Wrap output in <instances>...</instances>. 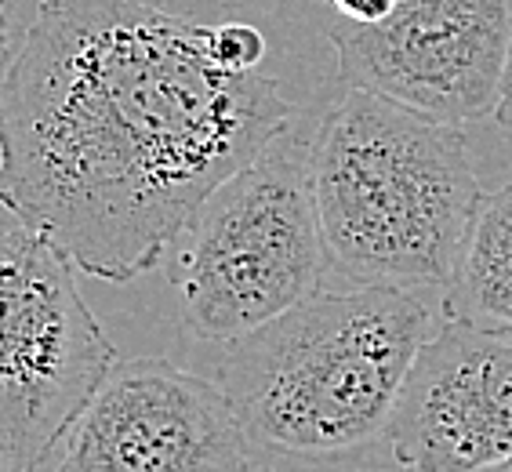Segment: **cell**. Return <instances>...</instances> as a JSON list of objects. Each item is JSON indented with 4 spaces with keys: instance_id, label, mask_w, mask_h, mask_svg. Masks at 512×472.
<instances>
[{
    "instance_id": "cell-5",
    "label": "cell",
    "mask_w": 512,
    "mask_h": 472,
    "mask_svg": "<svg viewBox=\"0 0 512 472\" xmlns=\"http://www.w3.org/2000/svg\"><path fill=\"white\" fill-rule=\"evenodd\" d=\"M117 364L73 262L33 229H0V451L40 472Z\"/></svg>"
},
{
    "instance_id": "cell-14",
    "label": "cell",
    "mask_w": 512,
    "mask_h": 472,
    "mask_svg": "<svg viewBox=\"0 0 512 472\" xmlns=\"http://www.w3.org/2000/svg\"><path fill=\"white\" fill-rule=\"evenodd\" d=\"M0 472H30L26 465L15 458V454H8V451H0Z\"/></svg>"
},
{
    "instance_id": "cell-10",
    "label": "cell",
    "mask_w": 512,
    "mask_h": 472,
    "mask_svg": "<svg viewBox=\"0 0 512 472\" xmlns=\"http://www.w3.org/2000/svg\"><path fill=\"white\" fill-rule=\"evenodd\" d=\"M207 51L226 73H258L266 59V33L251 22L207 26Z\"/></svg>"
},
{
    "instance_id": "cell-15",
    "label": "cell",
    "mask_w": 512,
    "mask_h": 472,
    "mask_svg": "<svg viewBox=\"0 0 512 472\" xmlns=\"http://www.w3.org/2000/svg\"><path fill=\"white\" fill-rule=\"evenodd\" d=\"M483 472H512V458H505V462L491 465V469H483Z\"/></svg>"
},
{
    "instance_id": "cell-8",
    "label": "cell",
    "mask_w": 512,
    "mask_h": 472,
    "mask_svg": "<svg viewBox=\"0 0 512 472\" xmlns=\"http://www.w3.org/2000/svg\"><path fill=\"white\" fill-rule=\"evenodd\" d=\"M385 436L411 472H483L512 458V331L436 327Z\"/></svg>"
},
{
    "instance_id": "cell-1",
    "label": "cell",
    "mask_w": 512,
    "mask_h": 472,
    "mask_svg": "<svg viewBox=\"0 0 512 472\" xmlns=\"http://www.w3.org/2000/svg\"><path fill=\"white\" fill-rule=\"evenodd\" d=\"M295 117L207 26L142 0H37L0 88V207L73 269L131 284Z\"/></svg>"
},
{
    "instance_id": "cell-9",
    "label": "cell",
    "mask_w": 512,
    "mask_h": 472,
    "mask_svg": "<svg viewBox=\"0 0 512 472\" xmlns=\"http://www.w3.org/2000/svg\"><path fill=\"white\" fill-rule=\"evenodd\" d=\"M444 316L454 324L512 331V182L483 193L444 287Z\"/></svg>"
},
{
    "instance_id": "cell-4",
    "label": "cell",
    "mask_w": 512,
    "mask_h": 472,
    "mask_svg": "<svg viewBox=\"0 0 512 472\" xmlns=\"http://www.w3.org/2000/svg\"><path fill=\"white\" fill-rule=\"evenodd\" d=\"M327 266L309 142L287 128L200 204L171 284L193 335L233 345L313 298Z\"/></svg>"
},
{
    "instance_id": "cell-7",
    "label": "cell",
    "mask_w": 512,
    "mask_h": 472,
    "mask_svg": "<svg viewBox=\"0 0 512 472\" xmlns=\"http://www.w3.org/2000/svg\"><path fill=\"white\" fill-rule=\"evenodd\" d=\"M51 472H251L226 389L164 356L120 360Z\"/></svg>"
},
{
    "instance_id": "cell-3",
    "label": "cell",
    "mask_w": 512,
    "mask_h": 472,
    "mask_svg": "<svg viewBox=\"0 0 512 472\" xmlns=\"http://www.w3.org/2000/svg\"><path fill=\"white\" fill-rule=\"evenodd\" d=\"M327 262L360 287L451 284L483 200L465 135L349 88L309 142Z\"/></svg>"
},
{
    "instance_id": "cell-12",
    "label": "cell",
    "mask_w": 512,
    "mask_h": 472,
    "mask_svg": "<svg viewBox=\"0 0 512 472\" xmlns=\"http://www.w3.org/2000/svg\"><path fill=\"white\" fill-rule=\"evenodd\" d=\"M11 62H15V51H11V15H8V0H0V88H4Z\"/></svg>"
},
{
    "instance_id": "cell-2",
    "label": "cell",
    "mask_w": 512,
    "mask_h": 472,
    "mask_svg": "<svg viewBox=\"0 0 512 472\" xmlns=\"http://www.w3.org/2000/svg\"><path fill=\"white\" fill-rule=\"evenodd\" d=\"M433 335L425 291H316L229 345L218 385L251 447L327 462L389 433L407 374Z\"/></svg>"
},
{
    "instance_id": "cell-6",
    "label": "cell",
    "mask_w": 512,
    "mask_h": 472,
    "mask_svg": "<svg viewBox=\"0 0 512 472\" xmlns=\"http://www.w3.org/2000/svg\"><path fill=\"white\" fill-rule=\"evenodd\" d=\"M345 88L440 124L494 117L512 59V0H407L382 22L331 26Z\"/></svg>"
},
{
    "instance_id": "cell-13",
    "label": "cell",
    "mask_w": 512,
    "mask_h": 472,
    "mask_svg": "<svg viewBox=\"0 0 512 472\" xmlns=\"http://www.w3.org/2000/svg\"><path fill=\"white\" fill-rule=\"evenodd\" d=\"M494 120L502 124L505 131L512 135V59H509V69H505V91H502V106L494 113Z\"/></svg>"
},
{
    "instance_id": "cell-11",
    "label": "cell",
    "mask_w": 512,
    "mask_h": 472,
    "mask_svg": "<svg viewBox=\"0 0 512 472\" xmlns=\"http://www.w3.org/2000/svg\"><path fill=\"white\" fill-rule=\"evenodd\" d=\"M335 11L345 22H360V26H371V22H382L385 15H393V0H331Z\"/></svg>"
}]
</instances>
